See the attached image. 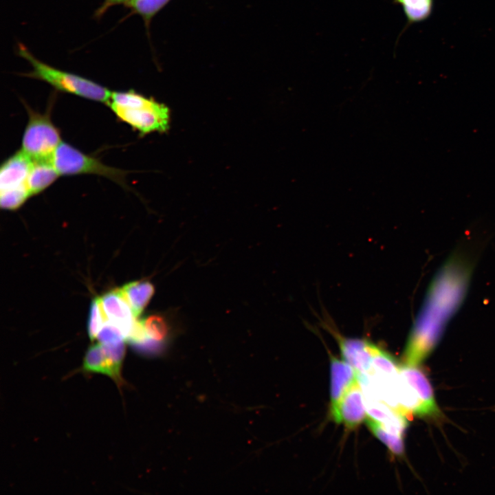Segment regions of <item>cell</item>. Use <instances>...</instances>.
<instances>
[{"label":"cell","mask_w":495,"mask_h":495,"mask_svg":"<svg viewBox=\"0 0 495 495\" xmlns=\"http://www.w3.org/2000/svg\"><path fill=\"white\" fill-rule=\"evenodd\" d=\"M358 381L356 371L346 361L331 358V407Z\"/></svg>","instance_id":"7c38bea8"},{"label":"cell","mask_w":495,"mask_h":495,"mask_svg":"<svg viewBox=\"0 0 495 495\" xmlns=\"http://www.w3.org/2000/svg\"><path fill=\"white\" fill-rule=\"evenodd\" d=\"M125 351V341L109 344L99 342L95 343L85 353L82 370L86 373L108 375L120 390L126 384L121 373Z\"/></svg>","instance_id":"8992f818"},{"label":"cell","mask_w":495,"mask_h":495,"mask_svg":"<svg viewBox=\"0 0 495 495\" xmlns=\"http://www.w3.org/2000/svg\"><path fill=\"white\" fill-rule=\"evenodd\" d=\"M51 161L60 175L94 174L104 177L124 188L126 187L127 172L107 166L100 160L87 155L68 143L62 142Z\"/></svg>","instance_id":"5b68a950"},{"label":"cell","mask_w":495,"mask_h":495,"mask_svg":"<svg viewBox=\"0 0 495 495\" xmlns=\"http://www.w3.org/2000/svg\"><path fill=\"white\" fill-rule=\"evenodd\" d=\"M470 272V265L454 256L437 274L408 338L404 364L417 366L432 352L465 298Z\"/></svg>","instance_id":"6da1fadb"},{"label":"cell","mask_w":495,"mask_h":495,"mask_svg":"<svg viewBox=\"0 0 495 495\" xmlns=\"http://www.w3.org/2000/svg\"><path fill=\"white\" fill-rule=\"evenodd\" d=\"M108 321L101 297L94 298L90 306L88 321V334L91 340H96L99 331Z\"/></svg>","instance_id":"ac0fdd59"},{"label":"cell","mask_w":495,"mask_h":495,"mask_svg":"<svg viewBox=\"0 0 495 495\" xmlns=\"http://www.w3.org/2000/svg\"><path fill=\"white\" fill-rule=\"evenodd\" d=\"M19 54L28 60L33 69L24 75L43 80L56 89L86 99L109 104L111 91L89 79L52 67L36 58L22 44Z\"/></svg>","instance_id":"3957f363"},{"label":"cell","mask_w":495,"mask_h":495,"mask_svg":"<svg viewBox=\"0 0 495 495\" xmlns=\"http://www.w3.org/2000/svg\"><path fill=\"white\" fill-rule=\"evenodd\" d=\"M338 340L344 361L356 371L358 375L368 373L377 346L367 340L358 338L339 336Z\"/></svg>","instance_id":"30bf717a"},{"label":"cell","mask_w":495,"mask_h":495,"mask_svg":"<svg viewBox=\"0 0 495 495\" xmlns=\"http://www.w3.org/2000/svg\"><path fill=\"white\" fill-rule=\"evenodd\" d=\"M101 300L109 321L122 331L126 341L138 318L135 317L120 289L105 293L101 297Z\"/></svg>","instance_id":"9c48e42d"},{"label":"cell","mask_w":495,"mask_h":495,"mask_svg":"<svg viewBox=\"0 0 495 495\" xmlns=\"http://www.w3.org/2000/svg\"><path fill=\"white\" fill-rule=\"evenodd\" d=\"M142 322L148 338L160 351L168 333L166 320L160 315H151Z\"/></svg>","instance_id":"2e32d148"},{"label":"cell","mask_w":495,"mask_h":495,"mask_svg":"<svg viewBox=\"0 0 495 495\" xmlns=\"http://www.w3.org/2000/svg\"><path fill=\"white\" fill-rule=\"evenodd\" d=\"M129 0H104L100 7L96 10L95 16L100 17L111 7L122 3H126Z\"/></svg>","instance_id":"7402d4cb"},{"label":"cell","mask_w":495,"mask_h":495,"mask_svg":"<svg viewBox=\"0 0 495 495\" xmlns=\"http://www.w3.org/2000/svg\"><path fill=\"white\" fill-rule=\"evenodd\" d=\"M366 422L374 434L395 455H402L404 452L402 437L393 434L384 428L378 421L367 417Z\"/></svg>","instance_id":"e0dca14e"},{"label":"cell","mask_w":495,"mask_h":495,"mask_svg":"<svg viewBox=\"0 0 495 495\" xmlns=\"http://www.w3.org/2000/svg\"><path fill=\"white\" fill-rule=\"evenodd\" d=\"M402 6L408 25L422 22L432 12L434 0H392Z\"/></svg>","instance_id":"9a60e30c"},{"label":"cell","mask_w":495,"mask_h":495,"mask_svg":"<svg viewBox=\"0 0 495 495\" xmlns=\"http://www.w3.org/2000/svg\"><path fill=\"white\" fill-rule=\"evenodd\" d=\"M170 0H129L125 4L140 14L146 23Z\"/></svg>","instance_id":"d6986e66"},{"label":"cell","mask_w":495,"mask_h":495,"mask_svg":"<svg viewBox=\"0 0 495 495\" xmlns=\"http://www.w3.org/2000/svg\"><path fill=\"white\" fill-rule=\"evenodd\" d=\"M331 415L336 423L350 428L357 427L366 419L364 396L359 381L344 393L334 406L331 407Z\"/></svg>","instance_id":"52a82bcc"},{"label":"cell","mask_w":495,"mask_h":495,"mask_svg":"<svg viewBox=\"0 0 495 495\" xmlns=\"http://www.w3.org/2000/svg\"><path fill=\"white\" fill-rule=\"evenodd\" d=\"M28 188L0 192L1 208L6 210H16L30 197Z\"/></svg>","instance_id":"ffe728a7"},{"label":"cell","mask_w":495,"mask_h":495,"mask_svg":"<svg viewBox=\"0 0 495 495\" xmlns=\"http://www.w3.org/2000/svg\"><path fill=\"white\" fill-rule=\"evenodd\" d=\"M32 163V160L21 149L7 158L0 168V192L28 188Z\"/></svg>","instance_id":"ba28073f"},{"label":"cell","mask_w":495,"mask_h":495,"mask_svg":"<svg viewBox=\"0 0 495 495\" xmlns=\"http://www.w3.org/2000/svg\"><path fill=\"white\" fill-rule=\"evenodd\" d=\"M120 289L136 318L141 315L154 294V287L148 280L130 282Z\"/></svg>","instance_id":"5bb4252c"},{"label":"cell","mask_w":495,"mask_h":495,"mask_svg":"<svg viewBox=\"0 0 495 495\" xmlns=\"http://www.w3.org/2000/svg\"><path fill=\"white\" fill-rule=\"evenodd\" d=\"M402 375L416 392L427 416H436L439 409L435 401L432 388L426 375L417 366L404 364L399 367Z\"/></svg>","instance_id":"8fae6325"},{"label":"cell","mask_w":495,"mask_h":495,"mask_svg":"<svg viewBox=\"0 0 495 495\" xmlns=\"http://www.w3.org/2000/svg\"><path fill=\"white\" fill-rule=\"evenodd\" d=\"M28 120L22 138L21 150L33 161L50 160L62 142L60 131L51 120L50 110L41 113L24 104Z\"/></svg>","instance_id":"277c9868"},{"label":"cell","mask_w":495,"mask_h":495,"mask_svg":"<svg viewBox=\"0 0 495 495\" xmlns=\"http://www.w3.org/2000/svg\"><path fill=\"white\" fill-rule=\"evenodd\" d=\"M96 340L104 344L126 342L125 336L122 331L110 321L107 322L100 329Z\"/></svg>","instance_id":"44dd1931"},{"label":"cell","mask_w":495,"mask_h":495,"mask_svg":"<svg viewBox=\"0 0 495 495\" xmlns=\"http://www.w3.org/2000/svg\"><path fill=\"white\" fill-rule=\"evenodd\" d=\"M60 176V174L50 160L33 161L27 179V186L30 196L36 195L50 185Z\"/></svg>","instance_id":"4fadbf2b"},{"label":"cell","mask_w":495,"mask_h":495,"mask_svg":"<svg viewBox=\"0 0 495 495\" xmlns=\"http://www.w3.org/2000/svg\"><path fill=\"white\" fill-rule=\"evenodd\" d=\"M108 105L116 117L144 136L170 128L169 108L133 90L111 92Z\"/></svg>","instance_id":"7a4b0ae2"}]
</instances>
